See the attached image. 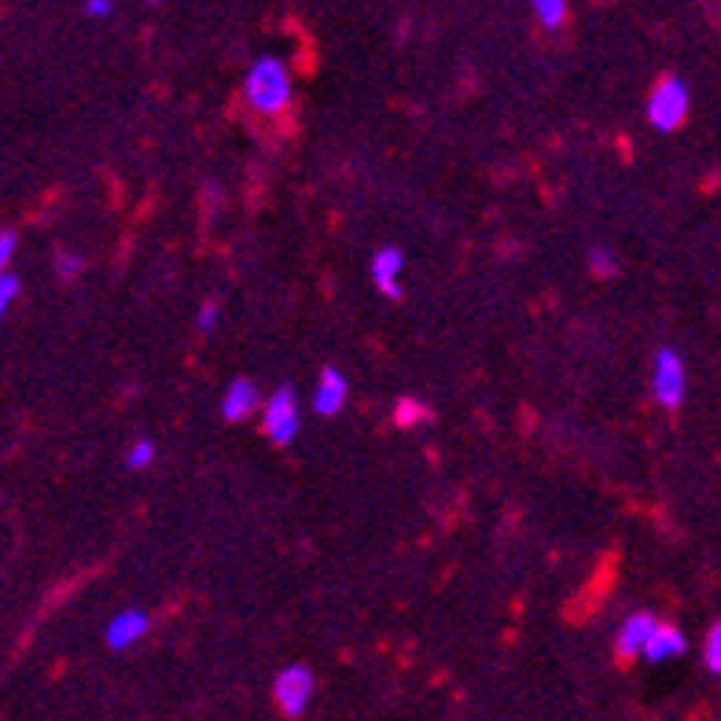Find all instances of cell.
Instances as JSON below:
<instances>
[{"mask_svg": "<svg viewBox=\"0 0 721 721\" xmlns=\"http://www.w3.org/2000/svg\"><path fill=\"white\" fill-rule=\"evenodd\" d=\"M531 4H534V16L542 19V27H548V30L564 27V19H567V0H531Z\"/></svg>", "mask_w": 721, "mask_h": 721, "instance_id": "cell-12", "label": "cell"}, {"mask_svg": "<svg viewBox=\"0 0 721 721\" xmlns=\"http://www.w3.org/2000/svg\"><path fill=\"white\" fill-rule=\"evenodd\" d=\"M266 434L277 445H291L295 434H299V405H295L291 387H280L266 402Z\"/></svg>", "mask_w": 721, "mask_h": 721, "instance_id": "cell-5", "label": "cell"}, {"mask_svg": "<svg viewBox=\"0 0 721 721\" xmlns=\"http://www.w3.org/2000/svg\"><path fill=\"white\" fill-rule=\"evenodd\" d=\"M589 269L597 272V277H604V280L618 277V258L611 255L608 247H593V250H589Z\"/></svg>", "mask_w": 721, "mask_h": 721, "instance_id": "cell-15", "label": "cell"}, {"mask_svg": "<svg viewBox=\"0 0 721 721\" xmlns=\"http://www.w3.org/2000/svg\"><path fill=\"white\" fill-rule=\"evenodd\" d=\"M684 119H689V85H684L681 78H662V82L651 89L648 122L656 125L659 133H673Z\"/></svg>", "mask_w": 721, "mask_h": 721, "instance_id": "cell-2", "label": "cell"}, {"mask_svg": "<svg viewBox=\"0 0 721 721\" xmlns=\"http://www.w3.org/2000/svg\"><path fill=\"white\" fill-rule=\"evenodd\" d=\"M217 313H222V309H217V302H203L199 317H196V328L199 331H210L217 325Z\"/></svg>", "mask_w": 721, "mask_h": 721, "instance_id": "cell-18", "label": "cell"}, {"mask_svg": "<svg viewBox=\"0 0 721 721\" xmlns=\"http://www.w3.org/2000/svg\"><path fill=\"white\" fill-rule=\"evenodd\" d=\"M659 629V622L651 618L648 611H637V615H629L622 629H618V656L629 659V656H645V648H648V640L651 634Z\"/></svg>", "mask_w": 721, "mask_h": 721, "instance_id": "cell-8", "label": "cell"}, {"mask_svg": "<svg viewBox=\"0 0 721 721\" xmlns=\"http://www.w3.org/2000/svg\"><path fill=\"white\" fill-rule=\"evenodd\" d=\"M155 461V442L152 439H136L130 445V453H125V464H130V472H141Z\"/></svg>", "mask_w": 721, "mask_h": 721, "instance_id": "cell-14", "label": "cell"}, {"mask_svg": "<svg viewBox=\"0 0 721 721\" xmlns=\"http://www.w3.org/2000/svg\"><path fill=\"white\" fill-rule=\"evenodd\" d=\"M82 266H85V261L78 255H71V250H60V255H55V272H60L63 280H74L78 272H82Z\"/></svg>", "mask_w": 721, "mask_h": 721, "instance_id": "cell-16", "label": "cell"}, {"mask_svg": "<svg viewBox=\"0 0 721 721\" xmlns=\"http://www.w3.org/2000/svg\"><path fill=\"white\" fill-rule=\"evenodd\" d=\"M244 96L255 111L261 114H277L288 107L291 100V74L277 55H261L255 60V66L247 71V82H244Z\"/></svg>", "mask_w": 721, "mask_h": 721, "instance_id": "cell-1", "label": "cell"}, {"mask_svg": "<svg viewBox=\"0 0 721 721\" xmlns=\"http://www.w3.org/2000/svg\"><path fill=\"white\" fill-rule=\"evenodd\" d=\"M703 662L711 673H721V622H714L707 629V640H703Z\"/></svg>", "mask_w": 721, "mask_h": 721, "instance_id": "cell-13", "label": "cell"}, {"mask_svg": "<svg viewBox=\"0 0 721 721\" xmlns=\"http://www.w3.org/2000/svg\"><path fill=\"white\" fill-rule=\"evenodd\" d=\"M19 288H22V284H19L16 272H4V277H0V309H8L11 302L19 299Z\"/></svg>", "mask_w": 721, "mask_h": 721, "instance_id": "cell-17", "label": "cell"}, {"mask_svg": "<svg viewBox=\"0 0 721 721\" xmlns=\"http://www.w3.org/2000/svg\"><path fill=\"white\" fill-rule=\"evenodd\" d=\"M147 634V615L141 611V608H130V611H119L107 622V648H114V651H122V648H130V645H136Z\"/></svg>", "mask_w": 721, "mask_h": 721, "instance_id": "cell-9", "label": "cell"}, {"mask_svg": "<svg viewBox=\"0 0 721 721\" xmlns=\"http://www.w3.org/2000/svg\"><path fill=\"white\" fill-rule=\"evenodd\" d=\"M309 696H313V673L306 667H284L272 681V700L280 703V711L288 718H299L306 711Z\"/></svg>", "mask_w": 721, "mask_h": 721, "instance_id": "cell-4", "label": "cell"}, {"mask_svg": "<svg viewBox=\"0 0 721 721\" xmlns=\"http://www.w3.org/2000/svg\"><path fill=\"white\" fill-rule=\"evenodd\" d=\"M347 394H350V383L336 364H328L317 380V391H313V412L317 416H336V412L347 405Z\"/></svg>", "mask_w": 721, "mask_h": 721, "instance_id": "cell-6", "label": "cell"}, {"mask_svg": "<svg viewBox=\"0 0 721 721\" xmlns=\"http://www.w3.org/2000/svg\"><path fill=\"white\" fill-rule=\"evenodd\" d=\"M255 409H258V387L255 383H250V380H233V383H228V391L222 398V416L228 423L247 420Z\"/></svg>", "mask_w": 721, "mask_h": 721, "instance_id": "cell-10", "label": "cell"}, {"mask_svg": "<svg viewBox=\"0 0 721 721\" xmlns=\"http://www.w3.org/2000/svg\"><path fill=\"white\" fill-rule=\"evenodd\" d=\"M684 648H689V640H684L681 629L659 622V629L651 634L648 648H645V659H648V662H667V659L684 656Z\"/></svg>", "mask_w": 721, "mask_h": 721, "instance_id": "cell-11", "label": "cell"}, {"mask_svg": "<svg viewBox=\"0 0 721 721\" xmlns=\"http://www.w3.org/2000/svg\"><path fill=\"white\" fill-rule=\"evenodd\" d=\"M16 255V233H0V266H8Z\"/></svg>", "mask_w": 721, "mask_h": 721, "instance_id": "cell-20", "label": "cell"}, {"mask_svg": "<svg viewBox=\"0 0 721 721\" xmlns=\"http://www.w3.org/2000/svg\"><path fill=\"white\" fill-rule=\"evenodd\" d=\"M152 4H155V0H152Z\"/></svg>", "mask_w": 721, "mask_h": 721, "instance_id": "cell-21", "label": "cell"}, {"mask_svg": "<svg viewBox=\"0 0 721 721\" xmlns=\"http://www.w3.org/2000/svg\"><path fill=\"white\" fill-rule=\"evenodd\" d=\"M402 266H405V258H402V250L398 247H380L372 255V280H375V288H380L387 299H402V284H398V277H402Z\"/></svg>", "mask_w": 721, "mask_h": 721, "instance_id": "cell-7", "label": "cell"}, {"mask_svg": "<svg viewBox=\"0 0 721 721\" xmlns=\"http://www.w3.org/2000/svg\"><path fill=\"white\" fill-rule=\"evenodd\" d=\"M111 0H85V16H93V19H107L111 16Z\"/></svg>", "mask_w": 721, "mask_h": 721, "instance_id": "cell-19", "label": "cell"}, {"mask_svg": "<svg viewBox=\"0 0 721 721\" xmlns=\"http://www.w3.org/2000/svg\"><path fill=\"white\" fill-rule=\"evenodd\" d=\"M684 391H689V375H684V361L673 347L656 350V372H651V394L662 409H681Z\"/></svg>", "mask_w": 721, "mask_h": 721, "instance_id": "cell-3", "label": "cell"}]
</instances>
